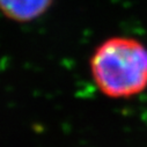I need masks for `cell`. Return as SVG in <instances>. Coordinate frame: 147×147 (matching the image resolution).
<instances>
[{"instance_id": "obj_1", "label": "cell", "mask_w": 147, "mask_h": 147, "mask_svg": "<svg viewBox=\"0 0 147 147\" xmlns=\"http://www.w3.org/2000/svg\"><path fill=\"white\" fill-rule=\"evenodd\" d=\"M97 88L108 97L126 98L147 87V48L129 37H111L100 44L90 58Z\"/></svg>"}, {"instance_id": "obj_2", "label": "cell", "mask_w": 147, "mask_h": 147, "mask_svg": "<svg viewBox=\"0 0 147 147\" xmlns=\"http://www.w3.org/2000/svg\"><path fill=\"white\" fill-rule=\"evenodd\" d=\"M53 0H0V12L7 19L24 23L41 18Z\"/></svg>"}]
</instances>
